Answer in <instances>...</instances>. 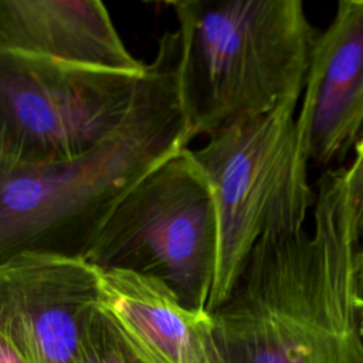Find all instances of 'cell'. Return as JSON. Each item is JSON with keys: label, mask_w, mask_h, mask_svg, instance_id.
Masks as SVG:
<instances>
[{"label": "cell", "mask_w": 363, "mask_h": 363, "mask_svg": "<svg viewBox=\"0 0 363 363\" xmlns=\"http://www.w3.org/2000/svg\"><path fill=\"white\" fill-rule=\"evenodd\" d=\"M350 169V173L353 176V180H354V184L357 187V190L363 191V157H359V159H354L353 163L349 166Z\"/></svg>", "instance_id": "14"}, {"label": "cell", "mask_w": 363, "mask_h": 363, "mask_svg": "<svg viewBox=\"0 0 363 363\" xmlns=\"http://www.w3.org/2000/svg\"><path fill=\"white\" fill-rule=\"evenodd\" d=\"M360 199L349 167L320 176L309 225L262 238L210 312L200 363H363Z\"/></svg>", "instance_id": "1"}, {"label": "cell", "mask_w": 363, "mask_h": 363, "mask_svg": "<svg viewBox=\"0 0 363 363\" xmlns=\"http://www.w3.org/2000/svg\"><path fill=\"white\" fill-rule=\"evenodd\" d=\"M145 75L0 51V170L96 146L128 118Z\"/></svg>", "instance_id": "6"}, {"label": "cell", "mask_w": 363, "mask_h": 363, "mask_svg": "<svg viewBox=\"0 0 363 363\" xmlns=\"http://www.w3.org/2000/svg\"><path fill=\"white\" fill-rule=\"evenodd\" d=\"M98 305L140 363H200L211 316L186 308L159 279L98 268Z\"/></svg>", "instance_id": "10"}, {"label": "cell", "mask_w": 363, "mask_h": 363, "mask_svg": "<svg viewBox=\"0 0 363 363\" xmlns=\"http://www.w3.org/2000/svg\"><path fill=\"white\" fill-rule=\"evenodd\" d=\"M211 190L190 147L143 176L108 217L85 261L159 279L191 311L207 312L217 268Z\"/></svg>", "instance_id": "5"}, {"label": "cell", "mask_w": 363, "mask_h": 363, "mask_svg": "<svg viewBox=\"0 0 363 363\" xmlns=\"http://www.w3.org/2000/svg\"><path fill=\"white\" fill-rule=\"evenodd\" d=\"M359 157H363V135L354 147V159H359Z\"/></svg>", "instance_id": "15"}, {"label": "cell", "mask_w": 363, "mask_h": 363, "mask_svg": "<svg viewBox=\"0 0 363 363\" xmlns=\"http://www.w3.org/2000/svg\"><path fill=\"white\" fill-rule=\"evenodd\" d=\"M362 248H363V244H362Z\"/></svg>", "instance_id": "18"}, {"label": "cell", "mask_w": 363, "mask_h": 363, "mask_svg": "<svg viewBox=\"0 0 363 363\" xmlns=\"http://www.w3.org/2000/svg\"><path fill=\"white\" fill-rule=\"evenodd\" d=\"M299 101L240 119L193 150L208 182L217 218V268L207 312L231 294L255 245L303 231L316 191L302 145Z\"/></svg>", "instance_id": "4"}, {"label": "cell", "mask_w": 363, "mask_h": 363, "mask_svg": "<svg viewBox=\"0 0 363 363\" xmlns=\"http://www.w3.org/2000/svg\"><path fill=\"white\" fill-rule=\"evenodd\" d=\"M0 51L143 74L99 0H0Z\"/></svg>", "instance_id": "9"}, {"label": "cell", "mask_w": 363, "mask_h": 363, "mask_svg": "<svg viewBox=\"0 0 363 363\" xmlns=\"http://www.w3.org/2000/svg\"><path fill=\"white\" fill-rule=\"evenodd\" d=\"M296 126L311 163L342 160L363 135V0H340L312 50Z\"/></svg>", "instance_id": "8"}, {"label": "cell", "mask_w": 363, "mask_h": 363, "mask_svg": "<svg viewBox=\"0 0 363 363\" xmlns=\"http://www.w3.org/2000/svg\"><path fill=\"white\" fill-rule=\"evenodd\" d=\"M98 298V268L84 258L20 252L0 261V333L28 363H81Z\"/></svg>", "instance_id": "7"}, {"label": "cell", "mask_w": 363, "mask_h": 363, "mask_svg": "<svg viewBox=\"0 0 363 363\" xmlns=\"http://www.w3.org/2000/svg\"><path fill=\"white\" fill-rule=\"evenodd\" d=\"M138 363H140V362H139V360H138Z\"/></svg>", "instance_id": "17"}, {"label": "cell", "mask_w": 363, "mask_h": 363, "mask_svg": "<svg viewBox=\"0 0 363 363\" xmlns=\"http://www.w3.org/2000/svg\"><path fill=\"white\" fill-rule=\"evenodd\" d=\"M0 363H28L21 353L0 333Z\"/></svg>", "instance_id": "12"}, {"label": "cell", "mask_w": 363, "mask_h": 363, "mask_svg": "<svg viewBox=\"0 0 363 363\" xmlns=\"http://www.w3.org/2000/svg\"><path fill=\"white\" fill-rule=\"evenodd\" d=\"M360 230H362V238H363V191H362V200H360Z\"/></svg>", "instance_id": "16"}, {"label": "cell", "mask_w": 363, "mask_h": 363, "mask_svg": "<svg viewBox=\"0 0 363 363\" xmlns=\"http://www.w3.org/2000/svg\"><path fill=\"white\" fill-rule=\"evenodd\" d=\"M177 85L191 140L301 101L319 31L301 0H177Z\"/></svg>", "instance_id": "3"}, {"label": "cell", "mask_w": 363, "mask_h": 363, "mask_svg": "<svg viewBox=\"0 0 363 363\" xmlns=\"http://www.w3.org/2000/svg\"><path fill=\"white\" fill-rule=\"evenodd\" d=\"M177 30L162 34L136 102L96 146L0 170V261L20 252L85 258L122 197L191 138L180 106Z\"/></svg>", "instance_id": "2"}, {"label": "cell", "mask_w": 363, "mask_h": 363, "mask_svg": "<svg viewBox=\"0 0 363 363\" xmlns=\"http://www.w3.org/2000/svg\"><path fill=\"white\" fill-rule=\"evenodd\" d=\"M354 299L357 306L363 311V248L360 247L356 257V272H354Z\"/></svg>", "instance_id": "13"}, {"label": "cell", "mask_w": 363, "mask_h": 363, "mask_svg": "<svg viewBox=\"0 0 363 363\" xmlns=\"http://www.w3.org/2000/svg\"><path fill=\"white\" fill-rule=\"evenodd\" d=\"M81 363H138L99 305L92 309L85 326Z\"/></svg>", "instance_id": "11"}]
</instances>
